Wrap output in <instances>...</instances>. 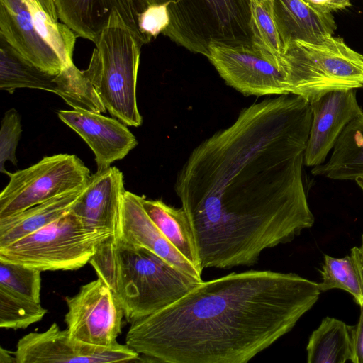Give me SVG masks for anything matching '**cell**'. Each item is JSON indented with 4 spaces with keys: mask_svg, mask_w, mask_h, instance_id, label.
I'll return each instance as SVG.
<instances>
[{
    "mask_svg": "<svg viewBox=\"0 0 363 363\" xmlns=\"http://www.w3.org/2000/svg\"><path fill=\"white\" fill-rule=\"evenodd\" d=\"M311 121L308 101L280 95L242 108L191 151L174 190L202 269L253 265L313 226L303 182Z\"/></svg>",
    "mask_w": 363,
    "mask_h": 363,
    "instance_id": "obj_1",
    "label": "cell"
},
{
    "mask_svg": "<svg viewBox=\"0 0 363 363\" xmlns=\"http://www.w3.org/2000/svg\"><path fill=\"white\" fill-rule=\"evenodd\" d=\"M320 292L294 273L233 272L132 322L125 345L151 362L246 363L291 331Z\"/></svg>",
    "mask_w": 363,
    "mask_h": 363,
    "instance_id": "obj_2",
    "label": "cell"
},
{
    "mask_svg": "<svg viewBox=\"0 0 363 363\" xmlns=\"http://www.w3.org/2000/svg\"><path fill=\"white\" fill-rule=\"evenodd\" d=\"M89 263L113 291L130 323L174 303L203 281L116 235L99 244Z\"/></svg>",
    "mask_w": 363,
    "mask_h": 363,
    "instance_id": "obj_3",
    "label": "cell"
},
{
    "mask_svg": "<svg viewBox=\"0 0 363 363\" xmlns=\"http://www.w3.org/2000/svg\"><path fill=\"white\" fill-rule=\"evenodd\" d=\"M94 43L86 71L104 107L126 125L140 126L136 86L143 44L116 10Z\"/></svg>",
    "mask_w": 363,
    "mask_h": 363,
    "instance_id": "obj_4",
    "label": "cell"
},
{
    "mask_svg": "<svg viewBox=\"0 0 363 363\" xmlns=\"http://www.w3.org/2000/svg\"><path fill=\"white\" fill-rule=\"evenodd\" d=\"M167 9L162 33L191 52L206 57L211 44L252 46L250 0H143Z\"/></svg>",
    "mask_w": 363,
    "mask_h": 363,
    "instance_id": "obj_5",
    "label": "cell"
},
{
    "mask_svg": "<svg viewBox=\"0 0 363 363\" xmlns=\"http://www.w3.org/2000/svg\"><path fill=\"white\" fill-rule=\"evenodd\" d=\"M283 66L288 94L310 104L328 92L363 86V55L341 38L320 43L296 40L283 51Z\"/></svg>",
    "mask_w": 363,
    "mask_h": 363,
    "instance_id": "obj_6",
    "label": "cell"
},
{
    "mask_svg": "<svg viewBox=\"0 0 363 363\" xmlns=\"http://www.w3.org/2000/svg\"><path fill=\"white\" fill-rule=\"evenodd\" d=\"M0 35L28 62L53 74L74 65L75 33L33 0H0Z\"/></svg>",
    "mask_w": 363,
    "mask_h": 363,
    "instance_id": "obj_7",
    "label": "cell"
},
{
    "mask_svg": "<svg viewBox=\"0 0 363 363\" xmlns=\"http://www.w3.org/2000/svg\"><path fill=\"white\" fill-rule=\"evenodd\" d=\"M111 235L86 229L70 211L49 225L0 247V259L43 271L76 270L89 263Z\"/></svg>",
    "mask_w": 363,
    "mask_h": 363,
    "instance_id": "obj_8",
    "label": "cell"
},
{
    "mask_svg": "<svg viewBox=\"0 0 363 363\" xmlns=\"http://www.w3.org/2000/svg\"><path fill=\"white\" fill-rule=\"evenodd\" d=\"M0 194V218L12 216L55 196L85 186L91 174L75 155L44 157L14 173Z\"/></svg>",
    "mask_w": 363,
    "mask_h": 363,
    "instance_id": "obj_9",
    "label": "cell"
},
{
    "mask_svg": "<svg viewBox=\"0 0 363 363\" xmlns=\"http://www.w3.org/2000/svg\"><path fill=\"white\" fill-rule=\"evenodd\" d=\"M65 315L71 338L89 345L110 347L121 333L124 312L111 288L101 279L82 285L65 297Z\"/></svg>",
    "mask_w": 363,
    "mask_h": 363,
    "instance_id": "obj_10",
    "label": "cell"
},
{
    "mask_svg": "<svg viewBox=\"0 0 363 363\" xmlns=\"http://www.w3.org/2000/svg\"><path fill=\"white\" fill-rule=\"evenodd\" d=\"M16 363H108L138 362L140 354L116 342L101 347L77 341L54 323L45 331L21 337L13 352Z\"/></svg>",
    "mask_w": 363,
    "mask_h": 363,
    "instance_id": "obj_11",
    "label": "cell"
},
{
    "mask_svg": "<svg viewBox=\"0 0 363 363\" xmlns=\"http://www.w3.org/2000/svg\"><path fill=\"white\" fill-rule=\"evenodd\" d=\"M207 57L225 82L245 96L287 94L281 73L252 46L211 44Z\"/></svg>",
    "mask_w": 363,
    "mask_h": 363,
    "instance_id": "obj_12",
    "label": "cell"
},
{
    "mask_svg": "<svg viewBox=\"0 0 363 363\" xmlns=\"http://www.w3.org/2000/svg\"><path fill=\"white\" fill-rule=\"evenodd\" d=\"M356 89L335 90L311 103L312 121L304 151V165L315 167L325 162L345 127L363 113Z\"/></svg>",
    "mask_w": 363,
    "mask_h": 363,
    "instance_id": "obj_13",
    "label": "cell"
},
{
    "mask_svg": "<svg viewBox=\"0 0 363 363\" xmlns=\"http://www.w3.org/2000/svg\"><path fill=\"white\" fill-rule=\"evenodd\" d=\"M59 118L75 131L95 155L97 171L124 158L138 145L127 125L115 118L84 110H59Z\"/></svg>",
    "mask_w": 363,
    "mask_h": 363,
    "instance_id": "obj_14",
    "label": "cell"
},
{
    "mask_svg": "<svg viewBox=\"0 0 363 363\" xmlns=\"http://www.w3.org/2000/svg\"><path fill=\"white\" fill-rule=\"evenodd\" d=\"M58 18L77 35L95 43L116 10L145 45L140 19L147 6L143 0H54Z\"/></svg>",
    "mask_w": 363,
    "mask_h": 363,
    "instance_id": "obj_15",
    "label": "cell"
},
{
    "mask_svg": "<svg viewBox=\"0 0 363 363\" xmlns=\"http://www.w3.org/2000/svg\"><path fill=\"white\" fill-rule=\"evenodd\" d=\"M123 174L116 167L92 174L70 211L88 230L114 235L117 233L122 197Z\"/></svg>",
    "mask_w": 363,
    "mask_h": 363,
    "instance_id": "obj_16",
    "label": "cell"
},
{
    "mask_svg": "<svg viewBox=\"0 0 363 363\" xmlns=\"http://www.w3.org/2000/svg\"><path fill=\"white\" fill-rule=\"evenodd\" d=\"M141 197L125 191L116 235L123 240L144 247L166 262L199 280L202 273L167 240L143 208Z\"/></svg>",
    "mask_w": 363,
    "mask_h": 363,
    "instance_id": "obj_17",
    "label": "cell"
},
{
    "mask_svg": "<svg viewBox=\"0 0 363 363\" xmlns=\"http://www.w3.org/2000/svg\"><path fill=\"white\" fill-rule=\"evenodd\" d=\"M273 14L283 51L296 40L320 43L336 29L332 13L318 11L302 0H274Z\"/></svg>",
    "mask_w": 363,
    "mask_h": 363,
    "instance_id": "obj_18",
    "label": "cell"
},
{
    "mask_svg": "<svg viewBox=\"0 0 363 363\" xmlns=\"http://www.w3.org/2000/svg\"><path fill=\"white\" fill-rule=\"evenodd\" d=\"M85 186L52 198L12 216L0 218V247L49 225L66 214Z\"/></svg>",
    "mask_w": 363,
    "mask_h": 363,
    "instance_id": "obj_19",
    "label": "cell"
},
{
    "mask_svg": "<svg viewBox=\"0 0 363 363\" xmlns=\"http://www.w3.org/2000/svg\"><path fill=\"white\" fill-rule=\"evenodd\" d=\"M311 173L335 180H355L363 177V113L345 127L329 160L313 167Z\"/></svg>",
    "mask_w": 363,
    "mask_h": 363,
    "instance_id": "obj_20",
    "label": "cell"
},
{
    "mask_svg": "<svg viewBox=\"0 0 363 363\" xmlns=\"http://www.w3.org/2000/svg\"><path fill=\"white\" fill-rule=\"evenodd\" d=\"M355 326L325 317L311 335L306 347L308 363L353 362Z\"/></svg>",
    "mask_w": 363,
    "mask_h": 363,
    "instance_id": "obj_21",
    "label": "cell"
},
{
    "mask_svg": "<svg viewBox=\"0 0 363 363\" xmlns=\"http://www.w3.org/2000/svg\"><path fill=\"white\" fill-rule=\"evenodd\" d=\"M21 88L57 94V74L45 72L28 62L0 35V89L13 94Z\"/></svg>",
    "mask_w": 363,
    "mask_h": 363,
    "instance_id": "obj_22",
    "label": "cell"
},
{
    "mask_svg": "<svg viewBox=\"0 0 363 363\" xmlns=\"http://www.w3.org/2000/svg\"><path fill=\"white\" fill-rule=\"evenodd\" d=\"M144 210L167 240L199 272L200 267L191 227L182 207L170 206L162 200L141 197Z\"/></svg>",
    "mask_w": 363,
    "mask_h": 363,
    "instance_id": "obj_23",
    "label": "cell"
},
{
    "mask_svg": "<svg viewBox=\"0 0 363 363\" xmlns=\"http://www.w3.org/2000/svg\"><path fill=\"white\" fill-rule=\"evenodd\" d=\"M320 274V291L342 289L350 293L359 306L363 304V255L360 247H352L350 255L342 258L325 255Z\"/></svg>",
    "mask_w": 363,
    "mask_h": 363,
    "instance_id": "obj_24",
    "label": "cell"
},
{
    "mask_svg": "<svg viewBox=\"0 0 363 363\" xmlns=\"http://www.w3.org/2000/svg\"><path fill=\"white\" fill-rule=\"evenodd\" d=\"M250 8L252 48L281 73L286 84L283 47L274 18L273 6H267L259 0H250Z\"/></svg>",
    "mask_w": 363,
    "mask_h": 363,
    "instance_id": "obj_25",
    "label": "cell"
},
{
    "mask_svg": "<svg viewBox=\"0 0 363 363\" xmlns=\"http://www.w3.org/2000/svg\"><path fill=\"white\" fill-rule=\"evenodd\" d=\"M47 310L38 303L0 286V327L25 329L43 318Z\"/></svg>",
    "mask_w": 363,
    "mask_h": 363,
    "instance_id": "obj_26",
    "label": "cell"
},
{
    "mask_svg": "<svg viewBox=\"0 0 363 363\" xmlns=\"http://www.w3.org/2000/svg\"><path fill=\"white\" fill-rule=\"evenodd\" d=\"M0 286L40 303L41 271L0 259Z\"/></svg>",
    "mask_w": 363,
    "mask_h": 363,
    "instance_id": "obj_27",
    "label": "cell"
},
{
    "mask_svg": "<svg viewBox=\"0 0 363 363\" xmlns=\"http://www.w3.org/2000/svg\"><path fill=\"white\" fill-rule=\"evenodd\" d=\"M22 133L21 116L15 108L4 113L0 130V172L6 174L5 163L17 165L16 149Z\"/></svg>",
    "mask_w": 363,
    "mask_h": 363,
    "instance_id": "obj_28",
    "label": "cell"
},
{
    "mask_svg": "<svg viewBox=\"0 0 363 363\" xmlns=\"http://www.w3.org/2000/svg\"><path fill=\"white\" fill-rule=\"evenodd\" d=\"M313 9L325 13L343 9L351 5L350 0H302Z\"/></svg>",
    "mask_w": 363,
    "mask_h": 363,
    "instance_id": "obj_29",
    "label": "cell"
},
{
    "mask_svg": "<svg viewBox=\"0 0 363 363\" xmlns=\"http://www.w3.org/2000/svg\"><path fill=\"white\" fill-rule=\"evenodd\" d=\"M359 306L360 315L354 330V357L353 363H363V304Z\"/></svg>",
    "mask_w": 363,
    "mask_h": 363,
    "instance_id": "obj_30",
    "label": "cell"
},
{
    "mask_svg": "<svg viewBox=\"0 0 363 363\" xmlns=\"http://www.w3.org/2000/svg\"><path fill=\"white\" fill-rule=\"evenodd\" d=\"M40 9L49 17L53 23H58L55 4L54 0H33Z\"/></svg>",
    "mask_w": 363,
    "mask_h": 363,
    "instance_id": "obj_31",
    "label": "cell"
},
{
    "mask_svg": "<svg viewBox=\"0 0 363 363\" xmlns=\"http://www.w3.org/2000/svg\"><path fill=\"white\" fill-rule=\"evenodd\" d=\"M0 362L1 363H11L16 362V357L13 352L6 350L2 347H0Z\"/></svg>",
    "mask_w": 363,
    "mask_h": 363,
    "instance_id": "obj_32",
    "label": "cell"
},
{
    "mask_svg": "<svg viewBox=\"0 0 363 363\" xmlns=\"http://www.w3.org/2000/svg\"><path fill=\"white\" fill-rule=\"evenodd\" d=\"M360 249L362 250V255H363V235H362V245L360 247Z\"/></svg>",
    "mask_w": 363,
    "mask_h": 363,
    "instance_id": "obj_33",
    "label": "cell"
},
{
    "mask_svg": "<svg viewBox=\"0 0 363 363\" xmlns=\"http://www.w3.org/2000/svg\"><path fill=\"white\" fill-rule=\"evenodd\" d=\"M363 87V86H362Z\"/></svg>",
    "mask_w": 363,
    "mask_h": 363,
    "instance_id": "obj_34",
    "label": "cell"
}]
</instances>
